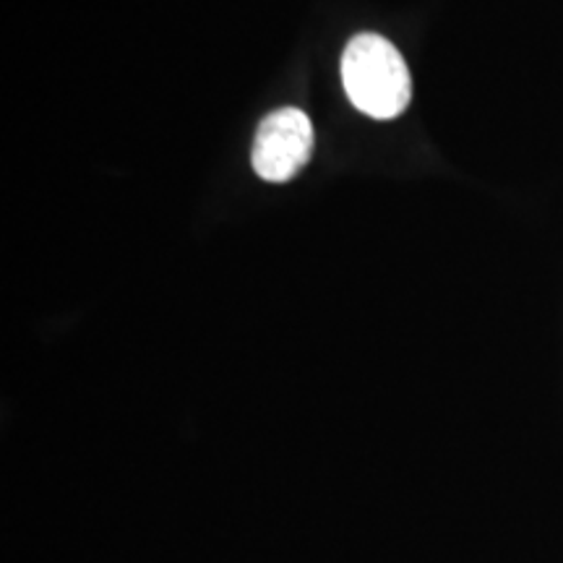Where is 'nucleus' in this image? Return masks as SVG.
I'll return each mask as SVG.
<instances>
[{
	"label": "nucleus",
	"mask_w": 563,
	"mask_h": 563,
	"mask_svg": "<svg viewBox=\"0 0 563 563\" xmlns=\"http://www.w3.org/2000/svg\"><path fill=\"white\" fill-rule=\"evenodd\" d=\"M342 84L350 102L376 121H391L410 104V70L382 34H357L342 53Z\"/></svg>",
	"instance_id": "f257e3e1"
},
{
	"label": "nucleus",
	"mask_w": 563,
	"mask_h": 563,
	"mask_svg": "<svg viewBox=\"0 0 563 563\" xmlns=\"http://www.w3.org/2000/svg\"><path fill=\"white\" fill-rule=\"evenodd\" d=\"M313 152L311 118L298 108L266 115L253 139V170L269 183H285L308 165Z\"/></svg>",
	"instance_id": "f03ea898"
}]
</instances>
